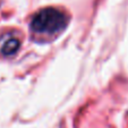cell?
I'll use <instances>...</instances> for the list:
<instances>
[{
	"instance_id": "cell-1",
	"label": "cell",
	"mask_w": 128,
	"mask_h": 128,
	"mask_svg": "<svg viewBox=\"0 0 128 128\" xmlns=\"http://www.w3.org/2000/svg\"><path fill=\"white\" fill-rule=\"evenodd\" d=\"M68 17L64 12L49 7L41 9L31 20L32 31L41 34H54L67 26Z\"/></svg>"
},
{
	"instance_id": "cell-2",
	"label": "cell",
	"mask_w": 128,
	"mask_h": 128,
	"mask_svg": "<svg viewBox=\"0 0 128 128\" xmlns=\"http://www.w3.org/2000/svg\"><path fill=\"white\" fill-rule=\"evenodd\" d=\"M20 48V42L17 39H9L5 44L2 46V49H1V52L5 56H12Z\"/></svg>"
}]
</instances>
